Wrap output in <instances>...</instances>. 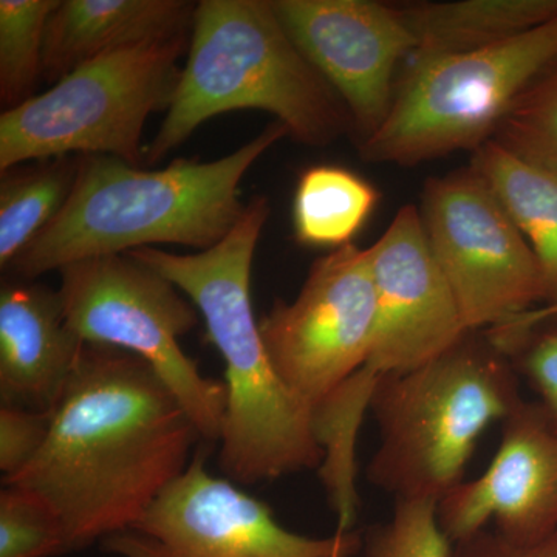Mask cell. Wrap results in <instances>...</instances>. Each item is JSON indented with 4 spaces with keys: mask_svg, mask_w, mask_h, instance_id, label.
<instances>
[{
    "mask_svg": "<svg viewBox=\"0 0 557 557\" xmlns=\"http://www.w3.org/2000/svg\"><path fill=\"white\" fill-rule=\"evenodd\" d=\"M199 440L145 359L84 344L42 449L3 485L42 497L73 552L134 525L188 469Z\"/></svg>",
    "mask_w": 557,
    "mask_h": 557,
    "instance_id": "cell-1",
    "label": "cell"
},
{
    "mask_svg": "<svg viewBox=\"0 0 557 557\" xmlns=\"http://www.w3.org/2000/svg\"><path fill=\"white\" fill-rule=\"evenodd\" d=\"M269 218V199L258 196L248 201L228 236L205 251L127 252L188 296L203 318L207 339L225 361L219 461L228 479L242 485L321 468L325 456L313 409L278 376L252 313V260Z\"/></svg>",
    "mask_w": 557,
    "mask_h": 557,
    "instance_id": "cell-2",
    "label": "cell"
},
{
    "mask_svg": "<svg viewBox=\"0 0 557 557\" xmlns=\"http://www.w3.org/2000/svg\"><path fill=\"white\" fill-rule=\"evenodd\" d=\"M285 137L287 129L274 121L223 159H175L163 170H146L115 157H79L64 208L11 269L33 281L79 260L156 245L199 251L214 247L247 207L239 197L245 174Z\"/></svg>",
    "mask_w": 557,
    "mask_h": 557,
    "instance_id": "cell-3",
    "label": "cell"
},
{
    "mask_svg": "<svg viewBox=\"0 0 557 557\" xmlns=\"http://www.w3.org/2000/svg\"><path fill=\"white\" fill-rule=\"evenodd\" d=\"M236 110L270 113L288 137L314 148L351 134L346 106L289 38L271 0H200L188 60L145 164L160 163L201 124Z\"/></svg>",
    "mask_w": 557,
    "mask_h": 557,
    "instance_id": "cell-4",
    "label": "cell"
},
{
    "mask_svg": "<svg viewBox=\"0 0 557 557\" xmlns=\"http://www.w3.org/2000/svg\"><path fill=\"white\" fill-rule=\"evenodd\" d=\"M518 372L485 333L471 332L428 364L379 376L369 409L380 446L369 482L395 502L448 496L486 429L523 401Z\"/></svg>",
    "mask_w": 557,
    "mask_h": 557,
    "instance_id": "cell-5",
    "label": "cell"
},
{
    "mask_svg": "<svg viewBox=\"0 0 557 557\" xmlns=\"http://www.w3.org/2000/svg\"><path fill=\"white\" fill-rule=\"evenodd\" d=\"M189 36L153 40L87 62L0 115V172L61 157H115L145 166L143 131L177 91Z\"/></svg>",
    "mask_w": 557,
    "mask_h": 557,
    "instance_id": "cell-6",
    "label": "cell"
},
{
    "mask_svg": "<svg viewBox=\"0 0 557 557\" xmlns=\"http://www.w3.org/2000/svg\"><path fill=\"white\" fill-rule=\"evenodd\" d=\"M556 58L557 16L485 49L413 53L386 121L358 146L362 160L410 168L458 150L475 152Z\"/></svg>",
    "mask_w": 557,
    "mask_h": 557,
    "instance_id": "cell-7",
    "label": "cell"
},
{
    "mask_svg": "<svg viewBox=\"0 0 557 557\" xmlns=\"http://www.w3.org/2000/svg\"><path fill=\"white\" fill-rule=\"evenodd\" d=\"M65 322L84 344L145 359L171 388L201 440L219 443L225 383L208 379L180 339L199 325L188 296L159 271L129 255L101 256L60 270Z\"/></svg>",
    "mask_w": 557,
    "mask_h": 557,
    "instance_id": "cell-8",
    "label": "cell"
},
{
    "mask_svg": "<svg viewBox=\"0 0 557 557\" xmlns=\"http://www.w3.org/2000/svg\"><path fill=\"white\" fill-rule=\"evenodd\" d=\"M421 219L465 329L487 332L544 306V271L522 231L478 172L428 178Z\"/></svg>",
    "mask_w": 557,
    "mask_h": 557,
    "instance_id": "cell-9",
    "label": "cell"
},
{
    "mask_svg": "<svg viewBox=\"0 0 557 557\" xmlns=\"http://www.w3.org/2000/svg\"><path fill=\"white\" fill-rule=\"evenodd\" d=\"M379 304L368 249H333L311 267L292 302L278 299L259 321L274 369L317 412L368 366Z\"/></svg>",
    "mask_w": 557,
    "mask_h": 557,
    "instance_id": "cell-10",
    "label": "cell"
},
{
    "mask_svg": "<svg viewBox=\"0 0 557 557\" xmlns=\"http://www.w3.org/2000/svg\"><path fill=\"white\" fill-rule=\"evenodd\" d=\"M119 557H354L362 549L357 531L330 537L293 533L269 505L207 469L197 450L131 528L102 541Z\"/></svg>",
    "mask_w": 557,
    "mask_h": 557,
    "instance_id": "cell-11",
    "label": "cell"
},
{
    "mask_svg": "<svg viewBox=\"0 0 557 557\" xmlns=\"http://www.w3.org/2000/svg\"><path fill=\"white\" fill-rule=\"evenodd\" d=\"M304 57L346 106L357 145L383 126L398 67L416 39L398 5L375 0H271Z\"/></svg>",
    "mask_w": 557,
    "mask_h": 557,
    "instance_id": "cell-12",
    "label": "cell"
},
{
    "mask_svg": "<svg viewBox=\"0 0 557 557\" xmlns=\"http://www.w3.org/2000/svg\"><path fill=\"white\" fill-rule=\"evenodd\" d=\"M379 322L366 372L398 375L457 346L468 330L456 296L429 247L420 209L399 208L368 248Z\"/></svg>",
    "mask_w": 557,
    "mask_h": 557,
    "instance_id": "cell-13",
    "label": "cell"
},
{
    "mask_svg": "<svg viewBox=\"0 0 557 557\" xmlns=\"http://www.w3.org/2000/svg\"><path fill=\"white\" fill-rule=\"evenodd\" d=\"M438 522L453 544L490 528L516 545L557 530V432L539 403L523 399L502 423L500 445L480 478L438 502Z\"/></svg>",
    "mask_w": 557,
    "mask_h": 557,
    "instance_id": "cell-14",
    "label": "cell"
},
{
    "mask_svg": "<svg viewBox=\"0 0 557 557\" xmlns=\"http://www.w3.org/2000/svg\"><path fill=\"white\" fill-rule=\"evenodd\" d=\"M84 343L65 322L60 295L30 282L0 289V406L51 416Z\"/></svg>",
    "mask_w": 557,
    "mask_h": 557,
    "instance_id": "cell-15",
    "label": "cell"
},
{
    "mask_svg": "<svg viewBox=\"0 0 557 557\" xmlns=\"http://www.w3.org/2000/svg\"><path fill=\"white\" fill-rule=\"evenodd\" d=\"M196 5L188 0H60L47 22L42 78L54 84L113 51L188 35Z\"/></svg>",
    "mask_w": 557,
    "mask_h": 557,
    "instance_id": "cell-16",
    "label": "cell"
},
{
    "mask_svg": "<svg viewBox=\"0 0 557 557\" xmlns=\"http://www.w3.org/2000/svg\"><path fill=\"white\" fill-rule=\"evenodd\" d=\"M416 53L445 54L485 49L557 16V0H456L398 5Z\"/></svg>",
    "mask_w": 557,
    "mask_h": 557,
    "instance_id": "cell-17",
    "label": "cell"
},
{
    "mask_svg": "<svg viewBox=\"0 0 557 557\" xmlns=\"http://www.w3.org/2000/svg\"><path fill=\"white\" fill-rule=\"evenodd\" d=\"M478 172L522 231L544 271L547 304L557 302V172L520 159L491 139L474 152Z\"/></svg>",
    "mask_w": 557,
    "mask_h": 557,
    "instance_id": "cell-18",
    "label": "cell"
},
{
    "mask_svg": "<svg viewBox=\"0 0 557 557\" xmlns=\"http://www.w3.org/2000/svg\"><path fill=\"white\" fill-rule=\"evenodd\" d=\"M380 200L368 180L346 168L321 164L300 175L293 199V230L304 247L350 245Z\"/></svg>",
    "mask_w": 557,
    "mask_h": 557,
    "instance_id": "cell-19",
    "label": "cell"
},
{
    "mask_svg": "<svg viewBox=\"0 0 557 557\" xmlns=\"http://www.w3.org/2000/svg\"><path fill=\"white\" fill-rule=\"evenodd\" d=\"M79 157L30 161L2 172L0 180V267L17 258L64 208L75 185Z\"/></svg>",
    "mask_w": 557,
    "mask_h": 557,
    "instance_id": "cell-20",
    "label": "cell"
},
{
    "mask_svg": "<svg viewBox=\"0 0 557 557\" xmlns=\"http://www.w3.org/2000/svg\"><path fill=\"white\" fill-rule=\"evenodd\" d=\"M60 0H0V101L11 109L42 78L44 42Z\"/></svg>",
    "mask_w": 557,
    "mask_h": 557,
    "instance_id": "cell-21",
    "label": "cell"
},
{
    "mask_svg": "<svg viewBox=\"0 0 557 557\" xmlns=\"http://www.w3.org/2000/svg\"><path fill=\"white\" fill-rule=\"evenodd\" d=\"M493 139L520 159L557 172V58L519 95Z\"/></svg>",
    "mask_w": 557,
    "mask_h": 557,
    "instance_id": "cell-22",
    "label": "cell"
},
{
    "mask_svg": "<svg viewBox=\"0 0 557 557\" xmlns=\"http://www.w3.org/2000/svg\"><path fill=\"white\" fill-rule=\"evenodd\" d=\"M72 552L60 516L38 494L3 485L0 557H54Z\"/></svg>",
    "mask_w": 557,
    "mask_h": 557,
    "instance_id": "cell-23",
    "label": "cell"
},
{
    "mask_svg": "<svg viewBox=\"0 0 557 557\" xmlns=\"http://www.w3.org/2000/svg\"><path fill=\"white\" fill-rule=\"evenodd\" d=\"M453 552L434 500L395 502L392 519L362 536L364 557H453Z\"/></svg>",
    "mask_w": 557,
    "mask_h": 557,
    "instance_id": "cell-24",
    "label": "cell"
},
{
    "mask_svg": "<svg viewBox=\"0 0 557 557\" xmlns=\"http://www.w3.org/2000/svg\"><path fill=\"white\" fill-rule=\"evenodd\" d=\"M516 368L539 395V406L557 432V325L534 329L512 355Z\"/></svg>",
    "mask_w": 557,
    "mask_h": 557,
    "instance_id": "cell-25",
    "label": "cell"
},
{
    "mask_svg": "<svg viewBox=\"0 0 557 557\" xmlns=\"http://www.w3.org/2000/svg\"><path fill=\"white\" fill-rule=\"evenodd\" d=\"M50 416L0 406V471L14 478L38 456L49 437Z\"/></svg>",
    "mask_w": 557,
    "mask_h": 557,
    "instance_id": "cell-26",
    "label": "cell"
},
{
    "mask_svg": "<svg viewBox=\"0 0 557 557\" xmlns=\"http://www.w3.org/2000/svg\"><path fill=\"white\" fill-rule=\"evenodd\" d=\"M453 557H557V530L536 544L516 545L485 528L454 544Z\"/></svg>",
    "mask_w": 557,
    "mask_h": 557,
    "instance_id": "cell-27",
    "label": "cell"
},
{
    "mask_svg": "<svg viewBox=\"0 0 557 557\" xmlns=\"http://www.w3.org/2000/svg\"><path fill=\"white\" fill-rule=\"evenodd\" d=\"M557 302L547 304V306L536 307V309L527 311L520 317L511 319L507 324L500 327L487 330L486 335L502 350L508 355L515 354L520 344L527 339V336L544 322L556 321Z\"/></svg>",
    "mask_w": 557,
    "mask_h": 557,
    "instance_id": "cell-28",
    "label": "cell"
}]
</instances>
